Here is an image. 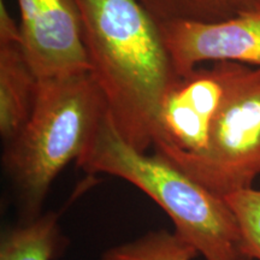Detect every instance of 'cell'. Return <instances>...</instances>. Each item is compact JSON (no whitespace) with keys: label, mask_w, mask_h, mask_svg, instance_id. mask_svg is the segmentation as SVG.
<instances>
[{"label":"cell","mask_w":260,"mask_h":260,"mask_svg":"<svg viewBox=\"0 0 260 260\" xmlns=\"http://www.w3.org/2000/svg\"><path fill=\"white\" fill-rule=\"evenodd\" d=\"M22 48L39 80L90 71L74 0H17Z\"/></svg>","instance_id":"cell-6"},{"label":"cell","mask_w":260,"mask_h":260,"mask_svg":"<svg viewBox=\"0 0 260 260\" xmlns=\"http://www.w3.org/2000/svg\"><path fill=\"white\" fill-rule=\"evenodd\" d=\"M198 255L197 248L183 237L159 229L106 249L102 260H193Z\"/></svg>","instance_id":"cell-11"},{"label":"cell","mask_w":260,"mask_h":260,"mask_svg":"<svg viewBox=\"0 0 260 260\" xmlns=\"http://www.w3.org/2000/svg\"><path fill=\"white\" fill-rule=\"evenodd\" d=\"M158 25L177 76L209 61L260 68V9L218 22L170 21Z\"/></svg>","instance_id":"cell-7"},{"label":"cell","mask_w":260,"mask_h":260,"mask_svg":"<svg viewBox=\"0 0 260 260\" xmlns=\"http://www.w3.org/2000/svg\"><path fill=\"white\" fill-rule=\"evenodd\" d=\"M65 242L59 214L42 212L3 234L0 260H54Z\"/></svg>","instance_id":"cell-9"},{"label":"cell","mask_w":260,"mask_h":260,"mask_svg":"<svg viewBox=\"0 0 260 260\" xmlns=\"http://www.w3.org/2000/svg\"><path fill=\"white\" fill-rule=\"evenodd\" d=\"M107 113L106 100L90 71L39 80L30 116L4 144L2 155L24 219L42 213L54 180L83 154Z\"/></svg>","instance_id":"cell-2"},{"label":"cell","mask_w":260,"mask_h":260,"mask_svg":"<svg viewBox=\"0 0 260 260\" xmlns=\"http://www.w3.org/2000/svg\"><path fill=\"white\" fill-rule=\"evenodd\" d=\"M248 65L217 61L178 76L162 98L155 118L153 148L160 155L198 154L233 84Z\"/></svg>","instance_id":"cell-5"},{"label":"cell","mask_w":260,"mask_h":260,"mask_svg":"<svg viewBox=\"0 0 260 260\" xmlns=\"http://www.w3.org/2000/svg\"><path fill=\"white\" fill-rule=\"evenodd\" d=\"M224 199L239 224L247 260H260V189L247 188Z\"/></svg>","instance_id":"cell-12"},{"label":"cell","mask_w":260,"mask_h":260,"mask_svg":"<svg viewBox=\"0 0 260 260\" xmlns=\"http://www.w3.org/2000/svg\"><path fill=\"white\" fill-rule=\"evenodd\" d=\"M39 79L22 44L0 45V136L4 144L21 132L34 107Z\"/></svg>","instance_id":"cell-8"},{"label":"cell","mask_w":260,"mask_h":260,"mask_svg":"<svg viewBox=\"0 0 260 260\" xmlns=\"http://www.w3.org/2000/svg\"><path fill=\"white\" fill-rule=\"evenodd\" d=\"M158 23L218 22L260 9V0H140Z\"/></svg>","instance_id":"cell-10"},{"label":"cell","mask_w":260,"mask_h":260,"mask_svg":"<svg viewBox=\"0 0 260 260\" xmlns=\"http://www.w3.org/2000/svg\"><path fill=\"white\" fill-rule=\"evenodd\" d=\"M22 44L19 25L9 12L4 0H0V45Z\"/></svg>","instance_id":"cell-13"},{"label":"cell","mask_w":260,"mask_h":260,"mask_svg":"<svg viewBox=\"0 0 260 260\" xmlns=\"http://www.w3.org/2000/svg\"><path fill=\"white\" fill-rule=\"evenodd\" d=\"M90 73L122 138L147 152L153 147L159 106L177 79L158 22L140 0H74Z\"/></svg>","instance_id":"cell-1"},{"label":"cell","mask_w":260,"mask_h":260,"mask_svg":"<svg viewBox=\"0 0 260 260\" xmlns=\"http://www.w3.org/2000/svg\"><path fill=\"white\" fill-rule=\"evenodd\" d=\"M161 157L222 198L252 188L260 176V68L233 84L201 153Z\"/></svg>","instance_id":"cell-4"},{"label":"cell","mask_w":260,"mask_h":260,"mask_svg":"<svg viewBox=\"0 0 260 260\" xmlns=\"http://www.w3.org/2000/svg\"><path fill=\"white\" fill-rule=\"evenodd\" d=\"M77 168L122 178L151 198L174 223V232L204 260H247L239 224L224 198L212 193L160 154L129 145L107 113Z\"/></svg>","instance_id":"cell-3"}]
</instances>
